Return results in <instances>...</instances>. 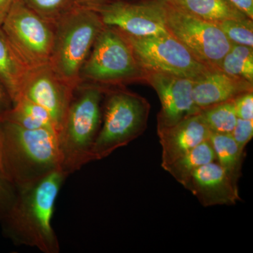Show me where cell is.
<instances>
[{
	"label": "cell",
	"instance_id": "12",
	"mask_svg": "<svg viewBox=\"0 0 253 253\" xmlns=\"http://www.w3.org/2000/svg\"><path fill=\"white\" fill-rule=\"evenodd\" d=\"M145 83L156 90L161 104L158 130L200 113L193 99L194 81L161 73H146Z\"/></svg>",
	"mask_w": 253,
	"mask_h": 253
},
{
	"label": "cell",
	"instance_id": "13",
	"mask_svg": "<svg viewBox=\"0 0 253 253\" xmlns=\"http://www.w3.org/2000/svg\"><path fill=\"white\" fill-rule=\"evenodd\" d=\"M184 187L204 207L234 206L241 200L239 186L232 182L215 161L196 169Z\"/></svg>",
	"mask_w": 253,
	"mask_h": 253
},
{
	"label": "cell",
	"instance_id": "3",
	"mask_svg": "<svg viewBox=\"0 0 253 253\" xmlns=\"http://www.w3.org/2000/svg\"><path fill=\"white\" fill-rule=\"evenodd\" d=\"M104 86L82 83L75 89L57 144L61 169L69 176L92 161L93 146L102 121Z\"/></svg>",
	"mask_w": 253,
	"mask_h": 253
},
{
	"label": "cell",
	"instance_id": "32",
	"mask_svg": "<svg viewBox=\"0 0 253 253\" xmlns=\"http://www.w3.org/2000/svg\"><path fill=\"white\" fill-rule=\"evenodd\" d=\"M161 1H165V0H161Z\"/></svg>",
	"mask_w": 253,
	"mask_h": 253
},
{
	"label": "cell",
	"instance_id": "11",
	"mask_svg": "<svg viewBox=\"0 0 253 253\" xmlns=\"http://www.w3.org/2000/svg\"><path fill=\"white\" fill-rule=\"evenodd\" d=\"M75 89L55 72L49 63H46L30 68L21 85L18 99L26 98L44 108L51 116L57 134Z\"/></svg>",
	"mask_w": 253,
	"mask_h": 253
},
{
	"label": "cell",
	"instance_id": "27",
	"mask_svg": "<svg viewBox=\"0 0 253 253\" xmlns=\"http://www.w3.org/2000/svg\"><path fill=\"white\" fill-rule=\"evenodd\" d=\"M232 102L237 118L253 121V91L239 95Z\"/></svg>",
	"mask_w": 253,
	"mask_h": 253
},
{
	"label": "cell",
	"instance_id": "18",
	"mask_svg": "<svg viewBox=\"0 0 253 253\" xmlns=\"http://www.w3.org/2000/svg\"><path fill=\"white\" fill-rule=\"evenodd\" d=\"M1 120L26 129H44L56 134V127L49 113L40 105L24 97H20L0 121Z\"/></svg>",
	"mask_w": 253,
	"mask_h": 253
},
{
	"label": "cell",
	"instance_id": "4",
	"mask_svg": "<svg viewBox=\"0 0 253 253\" xmlns=\"http://www.w3.org/2000/svg\"><path fill=\"white\" fill-rule=\"evenodd\" d=\"M104 24L90 8L71 6L54 23V42L49 64L76 89L81 72Z\"/></svg>",
	"mask_w": 253,
	"mask_h": 253
},
{
	"label": "cell",
	"instance_id": "21",
	"mask_svg": "<svg viewBox=\"0 0 253 253\" xmlns=\"http://www.w3.org/2000/svg\"><path fill=\"white\" fill-rule=\"evenodd\" d=\"M219 71L253 84V47L233 44L221 60Z\"/></svg>",
	"mask_w": 253,
	"mask_h": 253
},
{
	"label": "cell",
	"instance_id": "24",
	"mask_svg": "<svg viewBox=\"0 0 253 253\" xmlns=\"http://www.w3.org/2000/svg\"><path fill=\"white\" fill-rule=\"evenodd\" d=\"M28 7L49 22L54 23L72 6V0H21Z\"/></svg>",
	"mask_w": 253,
	"mask_h": 253
},
{
	"label": "cell",
	"instance_id": "10",
	"mask_svg": "<svg viewBox=\"0 0 253 253\" xmlns=\"http://www.w3.org/2000/svg\"><path fill=\"white\" fill-rule=\"evenodd\" d=\"M90 9L99 14L104 26L129 36L142 38L169 34L161 0L139 3L113 0Z\"/></svg>",
	"mask_w": 253,
	"mask_h": 253
},
{
	"label": "cell",
	"instance_id": "30",
	"mask_svg": "<svg viewBox=\"0 0 253 253\" xmlns=\"http://www.w3.org/2000/svg\"><path fill=\"white\" fill-rule=\"evenodd\" d=\"M17 0H0V27Z\"/></svg>",
	"mask_w": 253,
	"mask_h": 253
},
{
	"label": "cell",
	"instance_id": "8",
	"mask_svg": "<svg viewBox=\"0 0 253 253\" xmlns=\"http://www.w3.org/2000/svg\"><path fill=\"white\" fill-rule=\"evenodd\" d=\"M162 1L169 34L208 68L219 70L221 60L231 46V42L220 28L215 23L204 21Z\"/></svg>",
	"mask_w": 253,
	"mask_h": 253
},
{
	"label": "cell",
	"instance_id": "20",
	"mask_svg": "<svg viewBox=\"0 0 253 253\" xmlns=\"http://www.w3.org/2000/svg\"><path fill=\"white\" fill-rule=\"evenodd\" d=\"M214 161L215 154L210 139H208L176 160L166 171L184 186L196 169Z\"/></svg>",
	"mask_w": 253,
	"mask_h": 253
},
{
	"label": "cell",
	"instance_id": "23",
	"mask_svg": "<svg viewBox=\"0 0 253 253\" xmlns=\"http://www.w3.org/2000/svg\"><path fill=\"white\" fill-rule=\"evenodd\" d=\"M217 25L233 44L253 48V23L251 18L226 20Z\"/></svg>",
	"mask_w": 253,
	"mask_h": 253
},
{
	"label": "cell",
	"instance_id": "15",
	"mask_svg": "<svg viewBox=\"0 0 253 253\" xmlns=\"http://www.w3.org/2000/svg\"><path fill=\"white\" fill-rule=\"evenodd\" d=\"M252 91V83L229 76L219 70H212L194 81L193 99L201 111L214 105L232 101L239 95Z\"/></svg>",
	"mask_w": 253,
	"mask_h": 253
},
{
	"label": "cell",
	"instance_id": "22",
	"mask_svg": "<svg viewBox=\"0 0 253 253\" xmlns=\"http://www.w3.org/2000/svg\"><path fill=\"white\" fill-rule=\"evenodd\" d=\"M211 133L231 134L237 117L232 101L214 105L200 111Z\"/></svg>",
	"mask_w": 253,
	"mask_h": 253
},
{
	"label": "cell",
	"instance_id": "17",
	"mask_svg": "<svg viewBox=\"0 0 253 253\" xmlns=\"http://www.w3.org/2000/svg\"><path fill=\"white\" fill-rule=\"evenodd\" d=\"M208 22L217 23L226 20L247 18L229 0H165Z\"/></svg>",
	"mask_w": 253,
	"mask_h": 253
},
{
	"label": "cell",
	"instance_id": "14",
	"mask_svg": "<svg viewBox=\"0 0 253 253\" xmlns=\"http://www.w3.org/2000/svg\"><path fill=\"white\" fill-rule=\"evenodd\" d=\"M211 134L200 113L184 118L169 127L158 130L162 147L163 169L166 170L178 158L209 139Z\"/></svg>",
	"mask_w": 253,
	"mask_h": 253
},
{
	"label": "cell",
	"instance_id": "25",
	"mask_svg": "<svg viewBox=\"0 0 253 253\" xmlns=\"http://www.w3.org/2000/svg\"><path fill=\"white\" fill-rule=\"evenodd\" d=\"M17 190L6 177L0 162V221L12 206Z\"/></svg>",
	"mask_w": 253,
	"mask_h": 253
},
{
	"label": "cell",
	"instance_id": "19",
	"mask_svg": "<svg viewBox=\"0 0 253 253\" xmlns=\"http://www.w3.org/2000/svg\"><path fill=\"white\" fill-rule=\"evenodd\" d=\"M209 139L215 154V161L238 186L246 156L244 150L240 149L231 134L211 133Z\"/></svg>",
	"mask_w": 253,
	"mask_h": 253
},
{
	"label": "cell",
	"instance_id": "26",
	"mask_svg": "<svg viewBox=\"0 0 253 253\" xmlns=\"http://www.w3.org/2000/svg\"><path fill=\"white\" fill-rule=\"evenodd\" d=\"M231 135L240 149L245 151L246 145L253 139V121L237 118Z\"/></svg>",
	"mask_w": 253,
	"mask_h": 253
},
{
	"label": "cell",
	"instance_id": "1",
	"mask_svg": "<svg viewBox=\"0 0 253 253\" xmlns=\"http://www.w3.org/2000/svg\"><path fill=\"white\" fill-rule=\"evenodd\" d=\"M68 175L56 169L26 189L0 221L3 235L16 246L36 248L44 253H59L60 246L51 221L55 203Z\"/></svg>",
	"mask_w": 253,
	"mask_h": 253
},
{
	"label": "cell",
	"instance_id": "31",
	"mask_svg": "<svg viewBox=\"0 0 253 253\" xmlns=\"http://www.w3.org/2000/svg\"><path fill=\"white\" fill-rule=\"evenodd\" d=\"M113 0H72V6L93 8Z\"/></svg>",
	"mask_w": 253,
	"mask_h": 253
},
{
	"label": "cell",
	"instance_id": "2",
	"mask_svg": "<svg viewBox=\"0 0 253 253\" xmlns=\"http://www.w3.org/2000/svg\"><path fill=\"white\" fill-rule=\"evenodd\" d=\"M0 162L17 191L33 185L61 169L56 133L44 129H26L1 120Z\"/></svg>",
	"mask_w": 253,
	"mask_h": 253
},
{
	"label": "cell",
	"instance_id": "9",
	"mask_svg": "<svg viewBox=\"0 0 253 253\" xmlns=\"http://www.w3.org/2000/svg\"><path fill=\"white\" fill-rule=\"evenodd\" d=\"M1 28L28 67L49 63L54 46V23L17 0Z\"/></svg>",
	"mask_w": 253,
	"mask_h": 253
},
{
	"label": "cell",
	"instance_id": "7",
	"mask_svg": "<svg viewBox=\"0 0 253 253\" xmlns=\"http://www.w3.org/2000/svg\"><path fill=\"white\" fill-rule=\"evenodd\" d=\"M121 32L146 73L196 81L212 71L170 34L138 38Z\"/></svg>",
	"mask_w": 253,
	"mask_h": 253
},
{
	"label": "cell",
	"instance_id": "28",
	"mask_svg": "<svg viewBox=\"0 0 253 253\" xmlns=\"http://www.w3.org/2000/svg\"><path fill=\"white\" fill-rule=\"evenodd\" d=\"M12 107L13 101L11 96L2 82L0 81V120Z\"/></svg>",
	"mask_w": 253,
	"mask_h": 253
},
{
	"label": "cell",
	"instance_id": "16",
	"mask_svg": "<svg viewBox=\"0 0 253 253\" xmlns=\"http://www.w3.org/2000/svg\"><path fill=\"white\" fill-rule=\"evenodd\" d=\"M29 70L0 27V81L7 89L13 104L19 97L21 85Z\"/></svg>",
	"mask_w": 253,
	"mask_h": 253
},
{
	"label": "cell",
	"instance_id": "6",
	"mask_svg": "<svg viewBox=\"0 0 253 253\" xmlns=\"http://www.w3.org/2000/svg\"><path fill=\"white\" fill-rule=\"evenodd\" d=\"M146 76L122 33L104 26L82 68L81 81V84L117 86L145 82Z\"/></svg>",
	"mask_w": 253,
	"mask_h": 253
},
{
	"label": "cell",
	"instance_id": "5",
	"mask_svg": "<svg viewBox=\"0 0 253 253\" xmlns=\"http://www.w3.org/2000/svg\"><path fill=\"white\" fill-rule=\"evenodd\" d=\"M105 92L102 121L91 152L92 161L108 157L137 139L146 130L149 121L151 106L143 96L121 89H105Z\"/></svg>",
	"mask_w": 253,
	"mask_h": 253
},
{
	"label": "cell",
	"instance_id": "29",
	"mask_svg": "<svg viewBox=\"0 0 253 253\" xmlns=\"http://www.w3.org/2000/svg\"><path fill=\"white\" fill-rule=\"evenodd\" d=\"M233 4L246 14L248 17L253 19V0H229Z\"/></svg>",
	"mask_w": 253,
	"mask_h": 253
}]
</instances>
